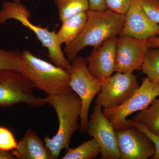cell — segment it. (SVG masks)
Instances as JSON below:
<instances>
[{
	"label": "cell",
	"instance_id": "29",
	"mask_svg": "<svg viewBox=\"0 0 159 159\" xmlns=\"http://www.w3.org/2000/svg\"><path fill=\"white\" fill-rule=\"evenodd\" d=\"M157 1L159 2V0H157Z\"/></svg>",
	"mask_w": 159,
	"mask_h": 159
},
{
	"label": "cell",
	"instance_id": "12",
	"mask_svg": "<svg viewBox=\"0 0 159 159\" xmlns=\"http://www.w3.org/2000/svg\"><path fill=\"white\" fill-rule=\"evenodd\" d=\"M120 35L146 40L159 36V25L145 14L141 7L140 0L131 1Z\"/></svg>",
	"mask_w": 159,
	"mask_h": 159
},
{
	"label": "cell",
	"instance_id": "5",
	"mask_svg": "<svg viewBox=\"0 0 159 159\" xmlns=\"http://www.w3.org/2000/svg\"><path fill=\"white\" fill-rule=\"evenodd\" d=\"M34 84L19 71L0 70V108H10L25 103L30 108H38L46 102L44 99L35 97Z\"/></svg>",
	"mask_w": 159,
	"mask_h": 159
},
{
	"label": "cell",
	"instance_id": "21",
	"mask_svg": "<svg viewBox=\"0 0 159 159\" xmlns=\"http://www.w3.org/2000/svg\"><path fill=\"white\" fill-rule=\"evenodd\" d=\"M16 142L12 132L8 128L0 126V149L12 152L17 147Z\"/></svg>",
	"mask_w": 159,
	"mask_h": 159
},
{
	"label": "cell",
	"instance_id": "18",
	"mask_svg": "<svg viewBox=\"0 0 159 159\" xmlns=\"http://www.w3.org/2000/svg\"><path fill=\"white\" fill-rule=\"evenodd\" d=\"M61 22L89 10L88 0H54Z\"/></svg>",
	"mask_w": 159,
	"mask_h": 159
},
{
	"label": "cell",
	"instance_id": "10",
	"mask_svg": "<svg viewBox=\"0 0 159 159\" xmlns=\"http://www.w3.org/2000/svg\"><path fill=\"white\" fill-rule=\"evenodd\" d=\"M149 48L146 39L119 35L116 43L115 72L133 73L141 70Z\"/></svg>",
	"mask_w": 159,
	"mask_h": 159
},
{
	"label": "cell",
	"instance_id": "19",
	"mask_svg": "<svg viewBox=\"0 0 159 159\" xmlns=\"http://www.w3.org/2000/svg\"><path fill=\"white\" fill-rule=\"evenodd\" d=\"M141 70L149 80L159 84V48H149L145 55Z\"/></svg>",
	"mask_w": 159,
	"mask_h": 159
},
{
	"label": "cell",
	"instance_id": "13",
	"mask_svg": "<svg viewBox=\"0 0 159 159\" xmlns=\"http://www.w3.org/2000/svg\"><path fill=\"white\" fill-rule=\"evenodd\" d=\"M118 37L111 38L97 48H94L86 57L89 72L102 80L111 77L115 71Z\"/></svg>",
	"mask_w": 159,
	"mask_h": 159
},
{
	"label": "cell",
	"instance_id": "9",
	"mask_svg": "<svg viewBox=\"0 0 159 159\" xmlns=\"http://www.w3.org/2000/svg\"><path fill=\"white\" fill-rule=\"evenodd\" d=\"M86 133L99 143L101 155L99 159H120L116 132L102 113L101 107L96 105L94 107L90 116Z\"/></svg>",
	"mask_w": 159,
	"mask_h": 159
},
{
	"label": "cell",
	"instance_id": "20",
	"mask_svg": "<svg viewBox=\"0 0 159 159\" xmlns=\"http://www.w3.org/2000/svg\"><path fill=\"white\" fill-rule=\"evenodd\" d=\"M22 52L6 51L0 48V70H4L18 71L19 64Z\"/></svg>",
	"mask_w": 159,
	"mask_h": 159
},
{
	"label": "cell",
	"instance_id": "23",
	"mask_svg": "<svg viewBox=\"0 0 159 159\" xmlns=\"http://www.w3.org/2000/svg\"><path fill=\"white\" fill-rule=\"evenodd\" d=\"M131 0H105L106 9L118 14L125 15Z\"/></svg>",
	"mask_w": 159,
	"mask_h": 159
},
{
	"label": "cell",
	"instance_id": "7",
	"mask_svg": "<svg viewBox=\"0 0 159 159\" xmlns=\"http://www.w3.org/2000/svg\"><path fill=\"white\" fill-rule=\"evenodd\" d=\"M159 96V84L145 77L142 80L139 88L125 102L116 107L103 108L102 113L115 130L125 129L131 126L126 119L129 116L148 108Z\"/></svg>",
	"mask_w": 159,
	"mask_h": 159
},
{
	"label": "cell",
	"instance_id": "6",
	"mask_svg": "<svg viewBox=\"0 0 159 159\" xmlns=\"http://www.w3.org/2000/svg\"><path fill=\"white\" fill-rule=\"evenodd\" d=\"M68 71L70 74L71 88L81 100L79 129L81 133L85 134L90 107L101 90V80L94 77L89 72L85 58L81 56L77 57L71 62L70 68Z\"/></svg>",
	"mask_w": 159,
	"mask_h": 159
},
{
	"label": "cell",
	"instance_id": "8",
	"mask_svg": "<svg viewBox=\"0 0 159 159\" xmlns=\"http://www.w3.org/2000/svg\"><path fill=\"white\" fill-rule=\"evenodd\" d=\"M133 73L116 72L101 80V89L95 101V105L111 108L121 105L133 95L140 87Z\"/></svg>",
	"mask_w": 159,
	"mask_h": 159
},
{
	"label": "cell",
	"instance_id": "4",
	"mask_svg": "<svg viewBox=\"0 0 159 159\" xmlns=\"http://www.w3.org/2000/svg\"><path fill=\"white\" fill-rule=\"evenodd\" d=\"M31 17L29 9L20 2L6 1L2 3L0 10V24H5L10 19L19 21L33 31L43 47L48 49V57L51 62L57 66L69 70L71 63L66 58L61 45L57 43L55 30L51 31L47 28L33 25L29 20Z\"/></svg>",
	"mask_w": 159,
	"mask_h": 159
},
{
	"label": "cell",
	"instance_id": "15",
	"mask_svg": "<svg viewBox=\"0 0 159 159\" xmlns=\"http://www.w3.org/2000/svg\"><path fill=\"white\" fill-rule=\"evenodd\" d=\"M87 20V12L76 15L62 22V25L56 33L57 43L68 45L74 41L85 25Z\"/></svg>",
	"mask_w": 159,
	"mask_h": 159
},
{
	"label": "cell",
	"instance_id": "3",
	"mask_svg": "<svg viewBox=\"0 0 159 159\" xmlns=\"http://www.w3.org/2000/svg\"><path fill=\"white\" fill-rule=\"evenodd\" d=\"M18 71L48 96L73 92L68 71L36 57L28 50L22 52Z\"/></svg>",
	"mask_w": 159,
	"mask_h": 159
},
{
	"label": "cell",
	"instance_id": "11",
	"mask_svg": "<svg viewBox=\"0 0 159 159\" xmlns=\"http://www.w3.org/2000/svg\"><path fill=\"white\" fill-rule=\"evenodd\" d=\"M115 132L120 159H147L153 156V142L139 129L131 125Z\"/></svg>",
	"mask_w": 159,
	"mask_h": 159
},
{
	"label": "cell",
	"instance_id": "26",
	"mask_svg": "<svg viewBox=\"0 0 159 159\" xmlns=\"http://www.w3.org/2000/svg\"><path fill=\"white\" fill-rule=\"evenodd\" d=\"M147 41L149 48H159V36L149 39L147 40Z\"/></svg>",
	"mask_w": 159,
	"mask_h": 159
},
{
	"label": "cell",
	"instance_id": "24",
	"mask_svg": "<svg viewBox=\"0 0 159 159\" xmlns=\"http://www.w3.org/2000/svg\"><path fill=\"white\" fill-rule=\"evenodd\" d=\"M129 120L131 125L136 127L146 134L149 137V139L152 140V141L153 142L155 147V152L153 156L151 159H159V137L152 133L142 123L134 122L130 119Z\"/></svg>",
	"mask_w": 159,
	"mask_h": 159
},
{
	"label": "cell",
	"instance_id": "14",
	"mask_svg": "<svg viewBox=\"0 0 159 159\" xmlns=\"http://www.w3.org/2000/svg\"><path fill=\"white\" fill-rule=\"evenodd\" d=\"M11 152L16 159H53L44 141L31 129H27Z\"/></svg>",
	"mask_w": 159,
	"mask_h": 159
},
{
	"label": "cell",
	"instance_id": "1",
	"mask_svg": "<svg viewBox=\"0 0 159 159\" xmlns=\"http://www.w3.org/2000/svg\"><path fill=\"white\" fill-rule=\"evenodd\" d=\"M125 15L118 14L106 9L87 11L85 25L79 35L63 50L71 63L78 54L88 46L97 48L107 40L118 36L122 32L124 25Z\"/></svg>",
	"mask_w": 159,
	"mask_h": 159
},
{
	"label": "cell",
	"instance_id": "16",
	"mask_svg": "<svg viewBox=\"0 0 159 159\" xmlns=\"http://www.w3.org/2000/svg\"><path fill=\"white\" fill-rule=\"evenodd\" d=\"M130 120L142 123L149 131L159 137V99H155L149 107L140 111Z\"/></svg>",
	"mask_w": 159,
	"mask_h": 159
},
{
	"label": "cell",
	"instance_id": "28",
	"mask_svg": "<svg viewBox=\"0 0 159 159\" xmlns=\"http://www.w3.org/2000/svg\"><path fill=\"white\" fill-rule=\"evenodd\" d=\"M13 1H14L15 2H20V0H13Z\"/></svg>",
	"mask_w": 159,
	"mask_h": 159
},
{
	"label": "cell",
	"instance_id": "2",
	"mask_svg": "<svg viewBox=\"0 0 159 159\" xmlns=\"http://www.w3.org/2000/svg\"><path fill=\"white\" fill-rule=\"evenodd\" d=\"M44 100L56 112L59 125L56 134L52 138L46 136L43 141L52 159H58L61 151L69 148L72 137L80 129L81 101L73 92L48 96Z\"/></svg>",
	"mask_w": 159,
	"mask_h": 159
},
{
	"label": "cell",
	"instance_id": "27",
	"mask_svg": "<svg viewBox=\"0 0 159 159\" xmlns=\"http://www.w3.org/2000/svg\"><path fill=\"white\" fill-rule=\"evenodd\" d=\"M15 157L12 152L0 149V159H15Z\"/></svg>",
	"mask_w": 159,
	"mask_h": 159
},
{
	"label": "cell",
	"instance_id": "25",
	"mask_svg": "<svg viewBox=\"0 0 159 159\" xmlns=\"http://www.w3.org/2000/svg\"><path fill=\"white\" fill-rule=\"evenodd\" d=\"M89 10L93 11H104L107 9L105 0H88Z\"/></svg>",
	"mask_w": 159,
	"mask_h": 159
},
{
	"label": "cell",
	"instance_id": "17",
	"mask_svg": "<svg viewBox=\"0 0 159 159\" xmlns=\"http://www.w3.org/2000/svg\"><path fill=\"white\" fill-rule=\"evenodd\" d=\"M101 153V148L95 138L83 142L76 148H70L61 158L62 159H93Z\"/></svg>",
	"mask_w": 159,
	"mask_h": 159
},
{
	"label": "cell",
	"instance_id": "22",
	"mask_svg": "<svg viewBox=\"0 0 159 159\" xmlns=\"http://www.w3.org/2000/svg\"><path fill=\"white\" fill-rule=\"evenodd\" d=\"M143 11L150 20L159 25V2L157 0H140Z\"/></svg>",
	"mask_w": 159,
	"mask_h": 159
}]
</instances>
